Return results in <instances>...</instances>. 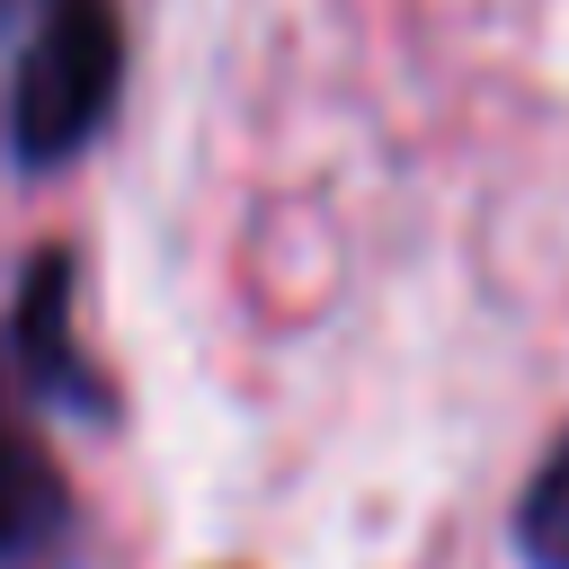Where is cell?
Segmentation results:
<instances>
[{
	"mask_svg": "<svg viewBox=\"0 0 569 569\" xmlns=\"http://www.w3.org/2000/svg\"><path fill=\"white\" fill-rule=\"evenodd\" d=\"M116 62H124V36H116V9L107 0H44V27L27 36L18 98H9L18 151L27 160L80 151L98 133V116L116 107Z\"/></svg>",
	"mask_w": 569,
	"mask_h": 569,
	"instance_id": "cell-1",
	"label": "cell"
},
{
	"mask_svg": "<svg viewBox=\"0 0 569 569\" xmlns=\"http://www.w3.org/2000/svg\"><path fill=\"white\" fill-rule=\"evenodd\" d=\"M516 551L533 569H569V436L542 453V471L525 480V507H516Z\"/></svg>",
	"mask_w": 569,
	"mask_h": 569,
	"instance_id": "cell-2",
	"label": "cell"
},
{
	"mask_svg": "<svg viewBox=\"0 0 569 569\" xmlns=\"http://www.w3.org/2000/svg\"><path fill=\"white\" fill-rule=\"evenodd\" d=\"M44 516H53V480H44V462H36L18 436H0V551H18Z\"/></svg>",
	"mask_w": 569,
	"mask_h": 569,
	"instance_id": "cell-3",
	"label": "cell"
}]
</instances>
